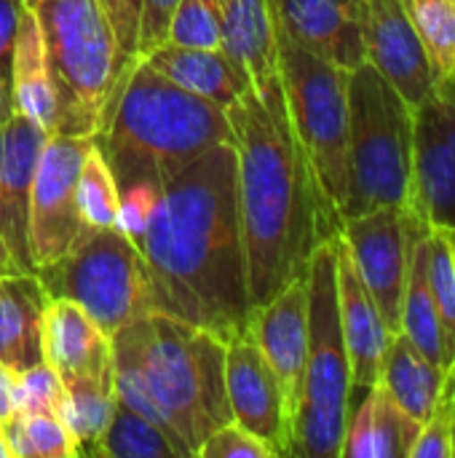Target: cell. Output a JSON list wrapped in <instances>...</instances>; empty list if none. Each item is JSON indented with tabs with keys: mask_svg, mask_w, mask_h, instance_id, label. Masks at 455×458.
Segmentation results:
<instances>
[{
	"mask_svg": "<svg viewBox=\"0 0 455 458\" xmlns=\"http://www.w3.org/2000/svg\"><path fill=\"white\" fill-rule=\"evenodd\" d=\"M88 456L97 458H188L169 435L118 400L105 432L94 443Z\"/></svg>",
	"mask_w": 455,
	"mask_h": 458,
	"instance_id": "4316f807",
	"label": "cell"
},
{
	"mask_svg": "<svg viewBox=\"0 0 455 458\" xmlns=\"http://www.w3.org/2000/svg\"><path fill=\"white\" fill-rule=\"evenodd\" d=\"M445 378L448 373L440 365H434L424 352H418L405 333H394L389 338L378 384L416 421L424 424L429 419L445 386Z\"/></svg>",
	"mask_w": 455,
	"mask_h": 458,
	"instance_id": "d4e9b609",
	"label": "cell"
},
{
	"mask_svg": "<svg viewBox=\"0 0 455 458\" xmlns=\"http://www.w3.org/2000/svg\"><path fill=\"white\" fill-rule=\"evenodd\" d=\"M16 378L19 370L0 362V424L13 416V394H16Z\"/></svg>",
	"mask_w": 455,
	"mask_h": 458,
	"instance_id": "ab89813d",
	"label": "cell"
},
{
	"mask_svg": "<svg viewBox=\"0 0 455 458\" xmlns=\"http://www.w3.org/2000/svg\"><path fill=\"white\" fill-rule=\"evenodd\" d=\"M27 0H0V78L11 86V62L19 32V19Z\"/></svg>",
	"mask_w": 455,
	"mask_h": 458,
	"instance_id": "f35d334b",
	"label": "cell"
},
{
	"mask_svg": "<svg viewBox=\"0 0 455 458\" xmlns=\"http://www.w3.org/2000/svg\"><path fill=\"white\" fill-rule=\"evenodd\" d=\"M64 386L56 370L46 362L19 370L16 394H13V413H46L62 419Z\"/></svg>",
	"mask_w": 455,
	"mask_h": 458,
	"instance_id": "836d02e7",
	"label": "cell"
},
{
	"mask_svg": "<svg viewBox=\"0 0 455 458\" xmlns=\"http://www.w3.org/2000/svg\"><path fill=\"white\" fill-rule=\"evenodd\" d=\"M341 239L373 295L389 333H400L410 268V217L405 207H381L341 223Z\"/></svg>",
	"mask_w": 455,
	"mask_h": 458,
	"instance_id": "7c38bea8",
	"label": "cell"
},
{
	"mask_svg": "<svg viewBox=\"0 0 455 458\" xmlns=\"http://www.w3.org/2000/svg\"><path fill=\"white\" fill-rule=\"evenodd\" d=\"M11 458H78L80 445L59 416L13 413L0 424Z\"/></svg>",
	"mask_w": 455,
	"mask_h": 458,
	"instance_id": "83f0119b",
	"label": "cell"
},
{
	"mask_svg": "<svg viewBox=\"0 0 455 458\" xmlns=\"http://www.w3.org/2000/svg\"><path fill=\"white\" fill-rule=\"evenodd\" d=\"M426 48L434 86L455 83V0H402Z\"/></svg>",
	"mask_w": 455,
	"mask_h": 458,
	"instance_id": "f546056e",
	"label": "cell"
},
{
	"mask_svg": "<svg viewBox=\"0 0 455 458\" xmlns=\"http://www.w3.org/2000/svg\"><path fill=\"white\" fill-rule=\"evenodd\" d=\"M75 199H78V212L86 228H118L121 193H118L113 169L107 166L97 142L88 148L80 164Z\"/></svg>",
	"mask_w": 455,
	"mask_h": 458,
	"instance_id": "4dcf8cb0",
	"label": "cell"
},
{
	"mask_svg": "<svg viewBox=\"0 0 455 458\" xmlns=\"http://www.w3.org/2000/svg\"><path fill=\"white\" fill-rule=\"evenodd\" d=\"M35 274L48 298L78 303L107 335L156 311L142 252L121 228H86L59 260Z\"/></svg>",
	"mask_w": 455,
	"mask_h": 458,
	"instance_id": "9c48e42d",
	"label": "cell"
},
{
	"mask_svg": "<svg viewBox=\"0 0 455 458\" xmlns=\"http://www.w3.org/2000/svg\"><path fill=\"white\" fill-rule=\"evenodd\" d=\"M107 24L115 38V91L131 72L137 62V38H139V16H142V0H99ZM115 97V94H113Z\"/></svg>",
	"mask_w": 455,
	"mask_h": 458,
	"instance_id": "d590c367",
	"label": "cell"
},
{
	"mask_svg": "<svg viewBox=\"0 0 455 458\" xmlns=\"http://www.w3.org/2000/svg\"><path fill=\"white\" fill-rule=\"evenodd\" d=\"M276 27L306 51L354 70L367 62V0H271Z\"/></svg>",
	"mask_w": 455,
	"mask_h": 458,
	"instance_id": "9a60e30c",
	"label": "cell"
},
{
	"mask_svg": "<svg viewBox=\"0 0 455 458\" xmlns=\"http://www.w3.org/2000/svg\"><path fill=\"white\" fill-rule=\"evenodd\" d=\"M94 137L48 134L35 164L27 217V252L32 271L59 260L86 231L78 212V172Z\"/></svg>",
	"mask_w": 455,
	"mask_h": 458,
	"instance_id": "30bf717a",
	"label": "cell"
},
{
	"mask_svg": "<svg viewBox=\"0 0 455 458\" xmlns=\"http://www.w3.org/2000/svg\"><path fill=\"white\" fill-rule=\"evenodd\" d=\"M335 239L322 242L308 263V357L290 456L341 458L351 416V362L338 314Z\"/></svg>",
	"mask_w": 455,
	"mask_h": 458,
	"instance_id": "5b68a950",
	"label": "cell"
},
{
	"mask_svg": "<svg viewBox=\"0 0 455 458\" xmlns=\"http://www.w3.org/2000/svg\"><path fill=\"white\" fill-rule=\"evenodd\" d=\"M408 217H410V268H408V282H405L400 333H405L418 352H424L434 365L442 368V330H440V317H437V306H434V295L429 284L432 228L424 225L410 209H408Z\"/></svg>",
	"mask_w": 455,
	"mask_h": 458,
	"instance_id": "484cf974",
	"label": "cell"
},
{
	"mask_svg": "<svg viewBox=\"0 0 455 458\" xmlns=\"http://www.w3.org/2000/svg\"><path fill=\"white\" fill-rule=\"evenodd\" d=\"M231 140L225 107L185 91L142 59L118 86L94 137L118 191L131 185L161 191L198 156Z\"/></svg>",
	"mask_w": 455,
	"mask_h": 458,
	"instance_id": "277c9868",
	"label": "cell"
},
{
	"mask_svg": "<svg viewBox=\"0 0 455 458\" xmlns=\"http://www.w3.org/2000/svg\"><path fill=\"white\" fill-rule=\"evenodd\" d=\"M453 458H455V405H453Z\"/></svg>",
	"mask_w": 455,
	"mask_h": 458,
	"instance_id": "f6af8a7d",
	"label": "cell"
},
{
	"mask_svg": "<svg viewBox=\"0 0 455 458\" xmlns=\"http://www.w3.org/2000/svg\"><path fill=\"white\" fill-rule=\"evenodd\" d=\"M180 0H142V16H139V38H137V59L166 43L172 19L177 13Z\"/></svg>",
	"mask_w": 455,
	"mask_h": 458,
	"instance_id": "74e56055",
	"label": "cell"
},
{
	"mask_svg": "<svg viewBox=\"0 0 455 458\" xmlns=\"http://www.w3.org/2000/svg\"><path fill=\"white\" fill-rule=\"evenodd\" d=\"M249 335L268 360L287 411L290 429L295 427L303 373L308 357V282L306 276L292 279L249 319Z\"/></svg>",
	"mask_w": 455,
	"mask_h": 458,
	"instance_id": "5bb4252c",
	"label": "cell"
},
{
	"mask_svg": "<svg viewBox=\"0 0 455 458\" xmlns=\"http://www.w3.org/2000/svg\"><path fill=\"white\" fill-rule=\"evenodd\" d=\"M220 48L252 78V86H265L279 78L271 0H223Z\"/></svg>",
	"mask_w": 455,
	"mask_h": 458,
	"instance_id": "603a6c76",
	"label": "cell"
},
{
	"mask_svg": "<svg viewBox=\"0 0 455 458\" xmlns=\"http://www.w3.org/2000/svg\"><path fill=\"white\" fill-rule=\"evenodd\" d=\"M453 405H455V373H448L445 386L421 424L418 437L410 448V458H453Z\"/></svg>",
	"mask_w": 455,
	"mask_h": 458,
	"instance_id": "e575fe53",
	"label": "cell"
},
{
	"mask_svg": "<svg viewBox=\"0 0 455 458\" xmlns=\"http://www.w3.org/2000/svg\"><path fill=\"white\" fill-rule=\"evenodd\" d=\"M196 458H276L274 451L257 440L255 435H249L244 427H239L236 421H228L223 427H217L206 443L198 448Z\"/></svg>",
	"mask_w": 455,
	"mask_h": 458,
	"instance_id": "8d00e7d4",
	"label": "cell"
},
{
	"mask_svg": "<svg viewBox=\"0 0 455 458\" xmlns=\"http://www.w3.org/2000/svg\"><path fill=\"white\" fill-rule=\"evenodd\" d=\"M225 394L231 416L239 427L263 440L276 458L290 456L292 429L282 389L249 333L233 338L225 349Z\"/></svg>",
	"mask_w": 455,
	"mask_h": 458,
	"instance_id": "4fadbf2b",
	"label": "cell"
},
{
	"mask_svg": "<svg viewBox=\"0 0 455 458\" xmlns=\"http://www.w3.org/2000/svg\"><path fill=\"white\" fill-rule=\"evenodd\" d=\"M27 3H29V0H27Z\"/></svg>",
	"mask_w": 455,
	"mask_h": 458,
	"instance_id": "bcb514c9",
	"label": "cell"
},
{
	"mask_svg": "<svg viewBox=\"0 0 455 458\" xmlns=\"http://www.w3.org/2000/svg\"><path fill=\"white\" fill-rule=\"evenodd\" d=\"M113 341L115 397L158 424L188 458L233 421L225 394V349L215 333L169 314H145Z\"/></svg>",
	"mask_w": 455,
	"mask_h": 458,
	"instance_id": "3957f363",
	"label": "cell"
},
{
	"mask_svg": "<svg viewBox=\"0 0 455 458\" xmlns=\"http://www.w3.org/2000/svg\"><path fill=\"white\" fill-rule=\"evenodd\" d=\"M166 40L198 48H220L223 0H180Z\"/></svg>",
	"mask_w": 455,
	"mask_h": 458,
	"instance_id": "d6a6232c",
	"label": "cell"
},
{
	"mask_svg": "<svg viewBox=\"0 0 455 458\" xmlns=\"http://www.w3.org/2000/svg\"><path fill=\"white\" fill-rule=\"evenodd\" d=\"M46 140L48 131L21 113H13L0 131V239L24 271H32L27 252L29 191Z\"/></svg>",
	"mask_w": 455,
	"mask_h": 458,
	"instance_id": "ac0fdd59",
	"label": "cell"
},
{
	"mask_svg": "<svg viewBox=\"0 0 455 458\" xmlns=\"http://www.w3.org/2000/svg\"><path fill=\"white\" fill-rule=\"evenodd\" d=\"M24 268L19 266V260L11 255V250L5 247V242L0 239V274H21Z\"/></svg>",
	"mask_w": 455,
	"mask_h": 458,
	"instance_id": "b9f144b4",
	"label": "cell"
},
{
	"mask_svg": "<svg viewBox=\"0 0 455 458\" xmlns=\"http://www.w3.org/2000/svg\"><path fill=\"white\" fill-rule=\"evenodd\" d=\"M134 244L158 314L204 327L225 344L249 333L233 142L215 145L158 191Z\"/></svg>",
	"mask_w": 455,
	"mask_h": 458,
	"instance_id": "6da1fadb",
	"label": "cell"
},
{
	"mask_svg": "<svg viewBox=\"0 0 455 458\" xmlns=\"http://www.w3.org/2000/svg\"><path fill=\"white\" fill-rule=\"evenodd\" d=\"M142 62L185 91L204 97L225 110L252 89V78L223 48H198L166 40L145 54Z\"/></svg>",
	"mask_w": 455,
	"mask_h": 458,
	"instance_id": "ffe728a7",
	"label": "cell"
},
{
	"mask_svg": "<svg viewBox=\"0 0 455 458\" xmlns=\"http://www.w3.org/2000/svg\"><path fill=\"white\" fill-rule=\"evenodd\" d=\"M11 94H13L16 113L27 115L43 131L54 134L56 99H54V86L48 75L40 24L29 3H24L21 19H19L13 62H11Z\"/></svg>",
	"mask_w": 455,
	"mask_h": 458,
	"instance_id": "cb8c5ba5",
	"label": "cell"
},
{
	"mask_svg": "<svg viewBox=\"0 0 455 458\" xmlns=\"http://www.w3.org/2000/svg\"><path fill=\"white\" fill-rule=\"evenodd\" d=\"M56 99V134L97 137L115 94V38L99 0H29Z\"/></svg>",
	"mask_w": 455,
	"mask_h": 458,
	"instance_id": "8992f818",
	"label": "cell"
},
{
	"mask_svg": "<svg viewBox=\"0 0 455 458\" xmlns=\"http://www.w3.org/2000/svg\"><path fill=\"white\" fill-rule=\"evenodd\" d=\"M421 421L405 413L381 384L370 386L346 424L341 458H410Z\"/></svg>",
	"mask_w": 455,
	"mask_h": 458,
	"instance_id": "7402d4cb",
	"label": "cell"
},
{
	"mask_svg": "<svg viewBox=\"0 0 455 458\" xmlns=\"http://www.w3.org/2000/svg\"><path fill=\"white\" fill-rule=\"evenodd\" d=\"M432 231H455V83L413 107V169L405 204Z\"/></svg>",
	"mask_w": 455,
	"mask_h": 458,
	"instance_id": "8fae6325",
	"label": "cell"
},
{
	"mask_svg": "<svg viewBox=\"0 0 455 458\" xmlns=\"http://www.w3.org/2000/svg\"><path fill=\"white\" fill-rule=\"evenodd\" d=\"M413 169V107L370 64L349 72V191L341 220L405 207Z\"/></svg>",
	"mask_w": 455,
	"mask_h": 458,
	"instance_id": "52a82bcc",
	"label": "cell"
},
{
	"mask_svg": "<svg viewBox=\"0 0 455 458\" xmlns=\"http://www.w3.org/2000/svg\"><path fill=\"white\" fill-rule=\"evenodd\" d=\"M448 233V242H451V252H453V266H455V231H445Z\"/></svg>",
	"mask_w": 455,
	"mask_h": 458,
	"instance_id": "ee69618b",
	"label": "cell"
},
{
	"mask_svg": "<svg viewBox=\"0 0 455 458\" xmlns=\"http://www.w3.org/2000/svg\"><path fill=\"white\" fill-rule=\"evenodd\" d=\"M0 458H11V451H8V445H5V440H3V435H0Z\"/></svg>",
	"mask_w": 455,
	"mask_h": 458,
	"instance_id": "7bdbcfd3",
	"label": "cell"
},
{
	"mask_svg": "<svg viewBox=\"0 0 455 458\" xmlns=\"http://www.w3.org/2000/svg\"><path fill=\"white\" fill-rule=\"evenodd\" d=\"M48 295L38 274H0V362L13 370L43 362L40 333Z\"/></svg>",
	"mask_w": 455,
	"mask_h": 458,
	"instance_id": "44dd1931",
	"label": "cell"
},
{
	"mask_svg": "<svg viewBox=\"0 0 455 458\" xmlns=\"http://www.w3.org/2000/svg\"><path fill=\"white\" fill-rule=\"evenodd\" d=\"M367 62L405 97L410 107L434 91V75L421 35L402 0H367Z\"/></svg>",
	"mask_w": 455,
	"mask_h": 458,
	"instance_id": "2e32d148",
	"label": "cell"
},
{
	"mask_svg": "<svg viewBox=\"0 0 455 458\" xmlns=\"http://www.w3.org/2000/svg\"><path fill=\"white\" fill-rule=\"evenodd\" d=\"M236 193L252 314L292 279L314 250L341 231L292 129L279 78L252 86L228 107Z\"/></svg>",
	"mask_w": 455,
	"mask_h": 458,
	"instance_id": "7a4b0ae2",
	"label": "cell"
},
{
	"mask_svg": "<svg viewBox=\"0 0 455 458\" xmlns=\"http://www.w3.org/2000/svg\"><path fill=\"white\" fill-rule=\"evenodd\" d=\"M62 386H64L62 421L75 435L80 445V456H88L118 405L115 384L78 378V381H64Z\"/></svg>",
	"mask_w": 455,
	"mask_h": 458,
	"instance_id": "f1b7e54d",
	"label": "cell"
},
{
	"mask_svg": "<svg viewBox=\"0 0 455 458\" xmlns=\"http://www.w3.org/2000/svg\"><path fill=\"white\" fill-rule=\"evenodd\" d=\"M43 362L64 381H105L115 384L110 335L72 301L48 298L40 333Z\"/></svg>",
	"mask_w": 455,
	"mask_h": 458,
	"instance_id": "e0dca14e",
	"label": "cell"
},
{
	"mask_svg": "<svg viewBox=\"0 0 455 458\" xmlns=\"http://www.w3.org/2000/svg\"><path fill=\"white\" fill-rule=\"evenodd\" d=\"M276 70L298 142L341 220L349 191V70L306 51L279 27Z\"/></svg>",
	"mask_w": 455,
	"mask_h": 458,
	"instance_id": "ba28073f",
	"label": "cell"
},
{
	"mask_svg": "<svg viewBox=\"0 0 455 458\" xmlns=\"http://www.w3.org/2000/svg\"><path fill=\"white\" fill-rule=\"evenodd\" d=\"M429 284L442 330V368L455 373V266L445 231L429 233Z\"/></svg>",
	"mask_w": 455,
	"mask_h": 458,
	"instance_id": "1f68e13d",
	"label": "cell"
},
{
	"mask_svg": "<svg viewBox=\"0 0 455 458\" xmlns=\"http://www.w3.org/2000/svg\"><path fill=\"white\" fill-rule=\"evenodd\" d=\"M16 107H13V94H11V86L0 78V131L3 126L13 118Z\"/></svg>",
	"mask_w": 455,
	"mask_h": 458,
	"instance_id": "60d3db41",
	"label": "cell"
},
{
	"mask_svg": "<svg viewBox=\"0 0 455 458\" xmlns=\"http://www.w3.org/2000/svg\"><path fill=\"white\" fill-rule=\"evenodd\" d=\"M335 258H338V314L341 330L351 362V384L354 389L367 392L378 384L381 362L389 346V327L367 293L341 233L335 239Z\"/></svg>",
	"mask_w": 455,
	"mask_h": 458,
	"instance_id": "d6986e66",
	"label": "cell"
}]
</instances>
